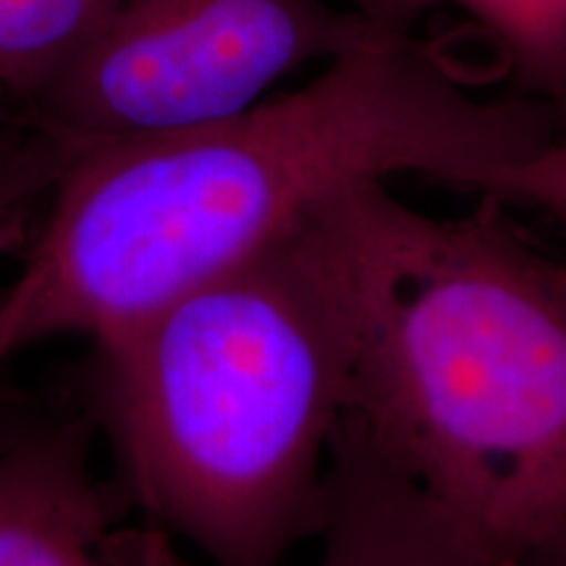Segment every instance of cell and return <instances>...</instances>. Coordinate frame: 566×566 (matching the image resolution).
Segmentation results:
<instances>
[{
  "instance_id": "cell-1",
  "label": "cell",
  "mask_w": 566,
  "mask_h": 566,
  "mask_svg": "<svg viewBox=\"0 0 566 566\" xmlns=\"http://www.w3.org/2000/svg\"><path fill=\"white\" fill-rule=\"evenodd\" d=\"M478 87L443 40L391 32L239 116L76 155L0 292V367L145 321L344 189L417 174L472 192L562 134L543 105Z\"/></svg>"
},
{
  "instance_id": "cell-2",
  "label": "cell",
  "mask_w": 566,
  "mask_h": 566,
  "mask_svg": "<svg viewBox=\"0 0 566 566\" xmlns=\"http://www.w3.org/2000/svg\"><path fill=\"white\" fill-rule=\"evenodd\" d=\"M480 195L459 218L386 181L315 210L354 331L349 415L396 470L525 566L566 535V258Z\"/></svg>"
},
{
  "instance_id": "cell-3",
  "label": "cell",
  "mask_w": 566,
  "mask_h": 566,
  "mask_svg": "<svg viewBox=\"0 0 566 566\" xmlns=\"http://www.w3.org/2000/svg\"><path fill=\"white\" fill-rule=\"evenodd\" d=\"M315 210L92 344L97 409L134 499L212 566H281L321 533L354 331Z\"/></svg>"
},
{
  "instance_id": "cell-4",
  "label": "cell",
  "mask_w": 566,
  "mask_h": 566,
  "mask_svg": "<svg viewBox=\"0 0 566 566\" xmlns=\"http://www.w3.org/2000/svg\"><path fill=\"white\" fill-rule=\"evenodd\" d=\"M391 32L405 30L331 0H118L51 80L0 116L42 197L92 147L239 116L292 71Z\"/></svg>"
},
{
  "instance_id": "cell-5",
  "label": "cell",
  "mask_w": 566,
  "mask_h": 566,
  "mask_svg": "<svg viewBox=\"0 0 566 566\" xmlns=\"http://www.w3.org/2000/svg\"><path fill=\"white\" fill-rule=\"evenodd\" d=\"M317 566H525L396 470L344 415L325 472ZM142 566H181L166 554Z\"/></svg>"
},
{
  "instance_id": "cell-6",
  "label": "cell",
  "mask_w": 566,
  "mask_h": 566,
  "mask_svg": "<svg viewBox=\"0 0 566 566\" xmlns=\"http://www.w3.org/2000/svg\"><path fill=\"white\" fill-rule=\"evenodd\" d=\"M76 424L0 446V566H124Z\"/></svg>"
},
{
  "instance_id": "cell-7",
  "label": "cell",
  "mask_w": 566,
  "mask_h": 566,
  "mask_svg": "<svg viewBox=\"0 0 566 566\" xmlns=\"http://www.w3.org/2000/svg\"><path fill=\"white\" fill-rule=\"evenodd\" d=\"M394 30H412L417 13L459 9L491 42L509 80V95L527 97L566 132V0H354Z\"/></svg>"
},
{
  "instance_id": "cell-8",
  "label": "cell",
  "mask_w": 566,
  "mask_h": 566,
  "mask_svg": "<svg viewBox=\"0 0 566 566\" xmlns=\"http://www.w3.org/2000/svg\"><path fill=\"white\" fill-rule=\"evenodd\" d=\"M118 0H0V113L30 97L87 42Z\"/></svg>"
},
{
  "instance_id": "cell-9",
  "label": "cell",
  "mask_w": 566,
  "mask_h": 566,
  "mask_svg": "<svg viewBox=\"0 0 566 566\" xmlns=\"http://www.w3.org/2000/svg\"><path fill=\"white\" fill-rule=\"evenodd\" d=\"M504 205L541 208L566 221V132L533 158L501 168L472 189Z\"/></svg>"
},
{
  "instance_id": "cell-10",
  "label": "cell",
  "mask_w": 566,
  "mask_h": 566,
  "mask_svg": "<svg viewBox=\"0 0 566 566\" xmlns=\"http://www.w3.org/2000/svg\"><path fill=\"white\" fill-rule=\"evenodd\" d=\"M24 202H30L24 171H21L19 153L17 145H13L11 132L3 126L0 129V226ZM0 292H3V283H0Z\"/></svg>"
},
{
  "instance_id": "cell-11",
  "label": "cell",
  "mask_w": 566,
  "mask_h": 566,
  "mask_svg": "<svg viewBox=\"0 0 566 566\" xmlns=\"http://www.w3.org/2000/svg\"><path fill=\"white\" fill-rule=\"evenodd\" d=\"M541 566H566V535H564V541L558 543L554 551H551V556Z\"/></svg>"
}]
</instances>
